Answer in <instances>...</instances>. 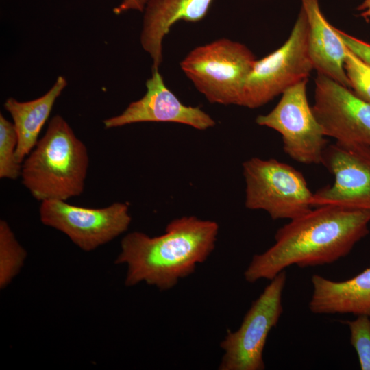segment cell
<instances>
[{
	"instance_id": "6da1fadb",
	"label": "cell",
	"mask_w": 370,
	"mask_h": 370,
	"mask_svg": "<svg viewBox=\"0 0 370 370\" xmlns=\"http://www.w3.org/2000/svg\"><path fill=\"white\" fill-rule=\"evenodd\" d=\"M369 223V211L315 206L277 230L275 243L253 256L245 279L249 283L271 280L292 265L304 268L334 263L368 235Z\"/></svg>"
},
{
	"instance_id": "7a4b0ae2",
	"label": "cell",
	"mask_w": 370,
	"mask_h": 370,
	"mask_svg": "<svg viewBox=\"0 0 370 370\" xmlns=\"http://www.w3.org/2000/svg\"><path fill=\"white\" fill-rule=\"evenodd\" d=\"M219 225L195 216H185L167 224L164 234L151 237L140 232L125 235L116 264L127 267L125 285L140 282L160 291L173 288L193 274L215 247Z\"/></svg>"
},
{
	"instance_id": "3957f363",
	"label": "cell",
	"mask_w": 370,
	"mask_h": 370,
	"mask_svg": "<svg viewBox=\"0 0 370 370\" xmlns=\"http://www.w3.org/2000/svg\"><path fill=\"white\" fill-rule=\"evenodd\" d=\"M88 164L86 145L56 115L23 162L22 183L38 201H66L83 193Z\"/></svg>"
},
{
	"instance_id": "277c9868",
	"label": "cell",
	"mask_w": 370,
	"mask_h": 370,
	"mask_svg": "<svg viewBox=\"0 0 370 370\" xmlns=\"http://www.w3.org/2000/svg\"><path fill=\"white\" fill-rule=\"evenodd\" d=\"M256 58L244 44L220 38L191 50L180 67L211 103L240 106Z\"/></svg>"
},
{
	"instance_id": "5b68a950",
	"label": "cell",
	"mask_w": 370,
	"mask_h": 370,
	"mask_svg": "<svg viewBox=\"0 0 370 370\" xmlns=\"http://www.w3.org/2000/svg\"><path fill=\"white\" fill-rule=\"evenodd\" d=\"M243 173L248 209L264 210L273 220H291L314 208L304 175L288 164L254 157L243 163Z\"/></svg>"
},
{
	"instance_id": "8992f818",
	"label": "cell",
	"mask_w": 370,
	"mask_h": 370,
	"mask_svg": "<svg viewBox=\"0 0 370 370\" xmlns=\"http://www.w3.org/2000/svg\"><path fill=\"white\" fill-rule=\"evenodd\" d=\"M308 22L300 11L286 42L256 60L244 84L240 106L257 108L297 82L308 79L314 66L308 50Z\"/></svg>"
},
{
	"instance_id": "52a82bcc",
	"label": "cell",
	"mask_w": 370,
	"mask_h": 370,
	"mask_svg": "<svg viewBox=\"0 0 370 370\" xmlns=\"http://www.w3.org/2000/svg\"><path fill=\"white\" fill-rule=\"evenodd\" d=\"M286 282L285 271L279 273L252 302L241 326L227 330L220 347L224 353L220 370H263V351L269 332L283 312L282 293Z\"/></svg>"
},
{
	"instance_id": "ba28073f",
	"label": "cell",
	"mask_w": 370,
	"mask_h": 370,
	"mask_svg": "<svg viewBox=\"0 0 370 370\" xmlns=\"http://www.w3.org/2000/svg\"><path fill=\"white\" fill-rule=\"evenodd\" d=\"M308 79L285 90L274 108L256 117L260 126L282 136L283 150L291 159L304 164H321L328 140L307 97Z\"/></svg>"
},
{
	"instance_id": "9c48e42d",
	"label": "cell",
	"mask_w": 370,
	"mask_h": 370,
	"mask_svg": "<svg viewBox=\"0 0 370 370\" xmlns=\"http://www.w3.org/2000/svg\"><path fill=\"white\" fill-rule=\"evenodd\" d=\"M39 215L43 225L62 232L86 252L124 233L132 221L129 206L123 202L92 208L71 205L66 201L46 200L40 204Z\"/></svg>"
},
{
	"instance_id": "30bf717a",
	"label": "cell",
	"mask_w": 370,
	"mask_h": 370,
	"mask_svg": "<svg viewBox=\"0 0 370 370\" xmlns=\"http://www.w3.org/2000/svg\"><path fill=\"white\" fill-rule=\"evenodd\" d=\"M321 164L334 182L313 193V207L335 205L370 212V146L336 141L326 147Z\"/></svg>"
},
{
	"instance_id": "8fae6325",
	"label": "cell",
	"mask_w": 370,
	"mask_h": 370,
	"mask_svg": "<svg viewBox=\"0 0 370 370\" xmlns=\"http://www.w3.org/2000/svg\"><path fill=\"white\" fill-rule=\"evenodd\" d=\"M312 107L325 136L370 146V103L352 89L317 73Z\"/></svg>"
},
{
	"instance_id": "7c38bea8",
	"label": "cell",
	"mask_w": 370,
	"mask_h": 370,
	"mask_svg": "<svg viewBox=\"0 0 370 370\" xmlns=\"http://www.w3.org/2000/svg\"><path fill=\"white\" fill-rule=\"evenodd\" d=\"M145 85L142 98L132 102L120 114L103 121L106 129L144 122L176 123L199 130L215 125L214 120L199 107L183 104L166 87L158 68H152Z\"/></svg>"
},
{
	"instance_id": "4fadbf2b",
	"label": "cell",
	"mask_w": 370,
	"mask_h": 370,
	"mask_svg": "<svg viewBox=\"0 0 370 370\" xmlns=\"http://www.w3.org/2000/svg\"><path fill=\"white\" fill-rule=\"evenodd\" d=\"M212 0H149L143 11L140 44L152 59V68L162 62V42L179 21L197 22L207 14Z\"/></svg>"
},
{
	"instance_id": "5bb4252c",
	"label": "cell",
	"mask_w": 370,
	"mask_h": 370,
	"mask_svg": "<svg viewBox=\"0 0 370 370\" xmlns=\"http://www.w3.org/2000/svg\"><path fill=\"white\" fill-rule=\"evenodd\" d=\"M308 22V50L318 73L350 88L344 67L346 46L321 12L319 0H300Z\"/></svg>"
},
{
	"instance_id": "9a60e30c",
	"label": "cell",
	"mask_w": 370,
	"mask_h": 370,
	"mask_svg": "<svg viewBox=\"0 0 370 370\" xmlns=\"http://www.w3.org/2000/svg\"><path fill=\"white\" fill-rule=\"evenodd\" d=\"M313 291L308 303L314 314H352L370 317V267L344 281L312 276Z\"/></svg>"
},
{
	"instance_id": "2e32d148",
	"label": "cell",
	"mask_w": 370,
	"mask_h": 370,
	"mask_svg": "<svg viewBox=\"0 0 370 370\" xmlns=\"http://www.w3.org/2000/svg\"><path fill=\"white\" fill-rule=\"evenodd\" d=\"M66 86L65 77L59 76L53 86L37 99L22 102L10 97L5 101L4 108L10 114L18 135L16 160L18 163L23 164L37 144L40 130Z\"/></svg>"
},
{
	"instance_id": "e0dca14e",
	"label": "cell",
	"mask_w": 370,
	"mask_h": 370,
	"mask_svg": "<svg viewBox=\"0 0 370 370\" xmlns=\"http://www.w3.org/2000/svg\"><path fill=\"white\" fill-rule=\"evenodd\" d=\"M27 251L5 220L0 221V288L7 287L23 268Z\"/></svg>"
},
{
	"instance_id": "ac0fdd59",
	"label": "cell",
	"mask_w": 370,
	"mask_h": 370,
	"mask_svg": "<svg viewBox=\"0 0 370 370\" xmlns=\"http://www.w3.org/2000/svg\"><path fill=\"white\" fill-rule=\"evenodd\" d=\"M18 135L12 123L0 114V178L16 180L21 175L22 164L16 160Z\"/></svg>"
},
{
	"instance_id": "d6986e66",
	"label": "cell",
	"mask_w": 370,
	"mask_h": 370,
	"mask_svg": "<svg viewBox=\"0 0 370 370\" xmlns=\"http://www.w3.org/2000/svg\"><path fill=\"white\" fill-rule=\"evenodd\" d=\"M344 67L350 89L370 103V65L346 47Z\"/></svg>"
},
{
	"instance_id": "ffe728a7",
	"label": "cell",
	"mask_w": 370,
	"mask_h": 370,
	"mask_svg": "<svg viewBox=\"0 0 370 370\" xmlns=\"http://www.w3.org/2000/svg\"><path fill=\"white\" fill-rule=\"evenodd\" d=\"M350 332V343L355 349L362 370H370V317L357 316L352 321H343Z\"/></svg>"
},
{
	"instance_id": "44dd1931",
	"label": "cell",
	"mask_w": 370,
	"mask_h": 370,
	"mask_svg": "<svg viewBox=\"0 0 370 370\" xmlns=\"http://www.w3.org/2000/svg\"><path fill=\"white\" fill-rule=\"evenodd\" d=\"M336 32L346 47L358 58L370 65V43L336 28Z\"/></svg>"
},
{
	"instance_id": "7402d4cb",
	"label": "cell",
	"mask_w": 370,
	"mask_h": 370,
	"mask_svg": "<svg viewBox=\"0 0 370 370\" xmlns=\"http://www.w3.org/2000/svg\"><path fill=\"white\" fill-rule=\"evenodd\" d=\"M149 0H122L121 3L114 8L113 12L116 14L128 10H137L143 12Z\"/></svg>"
},
{
	"instance_id": "603a6c76",
	"label": "cell",
	"mask_w": 370,
	"mask_h": 370,
	"mask_svg": "<svg viewBox=\"0 0 370 370\" xmlns=\"http://www.w3.org/2000/svg\"><path fill=\"white\" fill-rule=\"evenodd\" d=\"M359 15L366 20L370 19V0H363L358 6Z\"/></svg>"
}]
</instances>
